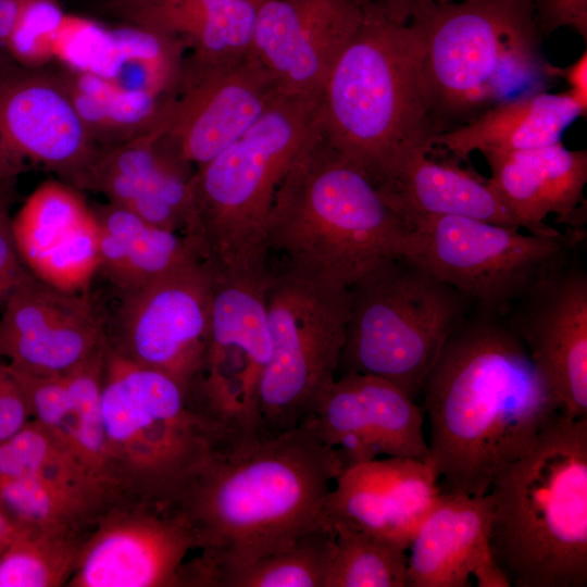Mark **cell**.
Masks as SVG:
<instances>
[{
	"instance_id": "cell-1",
	"label": "cell",
	"mask_w": 587,
	"mask_h": 587,
	"mask_svg": "<svg viewBox=\"0 0 587 587\" xmlns=\"http://www.w3.org/2000/svg\"><path fill=\"white\" fill-rule=\"evenodd\" d=\"M420 396L429 422L428 462L448 494L486 495L495 474L562 413L504 316L475 304Z\"/></svg>"
},
{
	"instance_id": "cell-2",
	"label": "cell",
	"mask_w": 587,
	"mask_h": 587,
	"mask_svg": "<svg viewBox=\"0 0 587 587\" xmlns=\"http://www.w3.org/2000/svg\"><path fill=\"white\" fill-rule=\"evenodd\" d=\"M345 466L298 425L232 453L213 452L167 507L201 553L182 564L179 587H210L220 573L286 549L316 526Z\"/></svg>"
},
{
	"instance_id": "cell-3",
	"label": "cell",
	"mask_w": 587,
	"mask_h": 587,
	"mask_svg": "<svg viewBox=\"0 0 587 587\" xmlns=\"http://www.w3.org/2000/svg\"><path fill=\"white\" fill-rule=\"evenodd\" d=\"M487 495L490 551L510 587L587 586V417L557 415Z\"/></svg>"
},
{
	"instance_id": "cell-4",
	"label": "cell",
	"mask_w": 587,
	"mask_h": 587,
	"mask_svg": "<svg viewBox=\"0 0 587 587\" xmlns=\"http://www.w3.org/2000/svg\"><path fill=\"white\" fill-rule=\"evenodd\" d=\"M422 55L410 23L373 8L319 91L320 135L377 187L413 157L434 151Z\"/></svg>"
},
{
	"instance_id": "cell-5",
	"label": "cell",
	"mask_w": 587,
	"mask_h": 587,
	"mask_svg": "<svg viewBox=\"0 0 587 587\" xmlns=\"http://www.w3.org/2000/svg\"><path fill=\"white\" fill-rule=\"evenodd\" d=\"M409 23L422 40L434 137L498 103L548 90L554 79L541 53L534 0L428 2Z\"/></svg>"
},
{
	"instance_id": "cell-6",
	"label": "cell",
	"mask_w": 587,
	"mask_h": 587,
	"mask_svg": "<svg viewBox=\"0 0 587 587\" xmlns=\"http://www.w3.org/2000/svg\"><path fill=\"white\" fill-rule=\"evenodd\" d=\"M411 228L371 178L319 129L283 177L265 238L273 253L350 286L377 264L405 257Z\"/></svg>"
},
{
	"instance_id": "cell-7",
	"label": "cell",
	"mask_w": 587,
	"mask_h": 587,
	"mask_svg": "<svg viewBox=\"0 0 587 587\" xmlns=\"http://www.w3.org/2000/svg\"><path fill=\"white\" fill-rule=\"evenodd\" d=\"M317 96L277 92L245 133L196 167L193 245L217 272H267V217L283 177L317 129Z\"/></svg>"
},
{
	"instance_id": "cell-8",
	"label": "cell",
	"mask_w": 587,
	"mask_h": 587,
	"mask_svg": "<svg viewBox=\"0 0 587 587\" xmlns=\"http://www.w3.org/2000/svg\"><path fill=\"white\" fill-rule=\"evenodd\" d=\"M103 464L122 499L166 509L217 444L168 375L138 365L104 340Z\"/></svg>"
},
{
	"instance_id": "cell-9",
	"label": "cell",
	"mask_w": 587,
	"mask_h": 587,
	"mask_svg": "<svg viewBox=\"0 0 587 587\" xmlns=\"http://www.w3.org/2000/svg\"><path fill=\"white\" fill-rule=\"evenodd\" d=\"M349 291L338 369L385 378L416 400L450 334L475 303L403 257L369 270Z\"/></svg>"
},
{
	"instance_id": "cell-10",
	"label": "cell",
	"mask_w": 587,
	"mask_h": 587,
	"mask_svg": "<svg viewBox=\"0 0 587 587\" xmlns=\"http://www.w3.org/2000/svg\"><path fill=\"white\" fill-rule=\"evenodd\" d=\"M349 287L282 260L265 287L271 358L260 391L262 438L303 421L334 383L349 317Z\"/></svg>"
},
{
	"instance_id": "cell-11",
	"label": "cell",
	"mask_w": 587,
	"mask_h": 587,
	"mask_svg": "<svg viewBox=\"0 0 587 587\" xmlns=\"http://www.w3.org/2000/svg\"><path fill=\"white\" fill-rule=\"evenodd\" d=\"M407 224L403 258L501 316L567 262L586 236L582 227L538 235L462 216L415 215Z\"/></svg>"
},
{
	"instance_id": "cell-12",
	"label": "cell",
	"mask_w": 587,
	"mask_h": 587,
	"mask_svg": "<svg viewBox=\"0 0 587 587\" xmlns=\"http://www.w3.org/2000/svg\"><path fill=\"white\" fill-rule=\"evenodd\" d=\"M267 275L268 270L235 275L213 268L209 339L201 369L186 394L191 409L214 434L220 453L240 451L263 439L260 391L272 351Z\"/></svg>"
},
{
	"instance_id": "cell-13",
	"label": "cell",
	"mask_w": 587,
	"mask_h": 587,
	"mask_svg": "<svg viewBox=\"0 0 587 587\" xmlns=\"http://www.w3.org/2000/svg\"><path fill=\"white\" fill-rule=\"evenodd\" d=\"M212 288L213 268L202 260L116 292L118 303L105 319V344L125 359L168 375L187 392L209 339Z\"/></svg>"
},
{
	"instance_id": "cell-14",
	"label": "cell",
	"mask_w": 587,
	"mask_h": 587,
	"mask_svg": "<svg viewBox=\"0 0 587 587\" xmlns=\"http://www.w3.org/2000/svg\"><path fill=\"white\" fill-rule=\"evenodd\" d=\"M277 92L253 49L226 58L186 53L157 140L177 159L199 167L245 133Z\"/></svg>"
},
{
	"instance_id": "cell-15",
	"label": "cell",
	"mask_w": 587,
	"mask_h": 587,
	"mask_svg": "<svg viewBox=\"0 0 587 587\" xmlns=\"http://www.w3.org/2000/svg\"><path fill=\"white\" fill-rule=\"evenodd\" d=\"M99 151L53 65L0 61V192L10 196L28 164L77 188Z\"/></svg>"
},
{
	"instance_id": "cell-16",
	"label": "cell",
	"mask_w": 587,
	"mask_h": 587,
	"mask_svg": "<svg viewBox=\"0 0 587 587\" xmlns=\"http://www.w3.org/2000/svg\"><path fill=\"white\" fill-rule=\"evenodd\" d=\"M423 424V408L403 389L360 373L335 378L300 423L337 451L345 470L378 455L428 461Z\"/></svg>"
},
{
	"instance_id": "cell-17",
	"label": "cell",
	"mask_w": 587,
	"mask_h": 587,
	"mask_svg": "<svg viewBox=\"0 0 587 587\" xmlns=\"http://www.w3.org/2000/svg\"><path fill=\"white\" fill-rule=\"evenodd\" d=\"M193 549L176 513L121 499L89 533L66 587H178L180 566Z\"/></svg>"
},
{
	"instance_id": "cell-18",
	"label": "cell",
	"mask_w": 587,
	"mask_h": 587,
	"mask_svg": "<svg viewBox=\"0 0 587 587\" xmlns=\"http://www.w3.org/2000/svg\"><path fill=\"white\" fill-rule=\"evenodd\" d=\"M561 412L587 417V273L575 254L504 315Z\"/></svg>"
},
{
	"instance_id": "cell-19",
	"label": "cell",
	"mask_w": 587,
	"mask_h": 587,
	"mask_svg": "<svg viewBox=\"0 0 587 587\" xmlns=\"http://www.w3.org/2000/svg\"><path fill=\"white\" fill-rule=\"evenodd\" d=\"M2 307L0 357L15 370L61 375L104 341L107 313L87 291L59 289L26 267Z\"/></svg>"
},
{
	"instance_id": "cell-20",
	"label": "cell",
	"mask_w": 587,
	"mask_h": 587,
	"mask_svg": "<svg viewBox=\"0 0 587 587\" xmlns=\"http://www.w3.org/2000/svg\"><path fill=\"white\" fill-rule=\"evenodd\" d=\"M373 8L371 0H264L253 51L279 93L317 96Z\"/></svg>"
},
{
	"instance_id": "cell-21",
	"label": "cell",
	"mask_w": 587,
	"mask_h": 587,
	"mask_svg": "<svg viewBox=\"0 0 587 587\" xmlns=\"http://www.w3.org/2000/svg\"><path fill=\"white\" fill-rule=\"evenodd\" d=\"M441 492L428 461L375 459L342 471L324 501L320 522L363 529L408 551Z\"/></svg>"
},
{
	"instance_id": "cell-22",
	"label": "cell",
	"mask_w": 587,
	"mask_h": 587,
	"mask_svg": "<svg viewBox=\"0 0 587 587\" xmlns=\"http://www.w3.org/2000/svg\"><path fill=\"white\" fill-rule=\"evenodd\" d=\"M24 266L66 291H87L99 271V230L79 189L61 179L40 184L11 220Z\"/></svg>"
},
{
	"instance_id": "cell-23",
	"label": "cell",
	"mask_w": 587,
	"mask_h": 587,
	"mask_svg": "<svg viewBox=\"0 0 587 587\" xmlns=\"http://www.w3.org/2000/svg\"><path fill=\"white\" fill-rule=\"evenodd\" d=\"M195 170L167 152L152 132L100 150L77 189L97 191L146 222L190 238Z\"/></svg>"
},
{
	"instance_id": "cell-24",
	"label": "cell",
	"mask_w": 587,
	"mask_h": 587,
	"mask_svg": "<svg viewBox=\"0 0 587 587\" xmlns=\"http://www.w3.org/2000/svg\"><path fill=\"white\" fill-rule=\"evenodd\" d=\"M488 495L441 492L408 550V587H510L489 546Z\"/></svg>"
},
{
	"instance_id": "cell-25",
	"label": "cell",
	"mask_w": 587,
	"mask_h": 587,
	"mask_svg": "<svg viewBox=\"0 0 587 587\" xmlns=\"http://www.w3.org/2000/svg\"><path fill=\"white\" fill-rule=\"evenodd\" d=\"M489 168L488 184L526 232L557 235L546 224L549 214L569 227H580L577 215L587 183V151L570 150L561 141L517 151L482 152Z\"/></svg>"
},
{
	"instance_id": "cell-26",
	"label": "cell",
	"mask_w": 587,
	"mask_h": 587,
	"mask_svg": "<svg viewBox=\"0 0 587 587\" xmlns=\"http://www.w3.org/2000/svg\"><path fill=\"white\" fill-rule=\"evenodd\" d=\"M377 188L405 223L415 215L462 216L523 229L488 179L452 160L415 155Z\"/></svg>"
},
{
	"instance_id": "cell-27",
	"label": "cell",
	"mask_w": 587,
	"mask_h": 587,
	"mask_svg": "<svg viewBox=\"0 0 587 587\" xmlns=\"http://www.w3.org/2000/svg\"><path fill=\"white\" fill-rule=\"evenodd\" d=\"M586 114L566 91L544 90L498 103L435 136L432 143L459 160H467L475 151L527 150L561 141L566 128Z\"/></svg>"
},
{
	"instance_id": "cell-28",
	"label": "cell",
	"mask_w": 587,
	"mask_h": 587,
	"mask_svg": "<svg viewBox=\"0 0 587 587\" xmlns=\"http://www.w3.org/2000/svg\"><path fill=\"white\" fill-rule=\"evenodd\" d=\"M92 210L99 230V271L116 292L203 260L185 236L157 227L121 205L108 201Z\"/></svg>"
},
{
	"instance_id": "cell-29",
	"label": "cell",
	"mask_w": 587,
	"mask_h": 587,
	"mask_svg": "<svg viewBox=\"0 0 587 587\" xmlns=\"http://www.w3.org/2000/svg\"><path fill=\"white\" fill-rule=\"evenodd\" d=\"M263 1L155 0L125 22L178 40L190 55L226 58L253 49L255 21Z\"/></svg>"
},
{
	"instance_id": "cell-30",
	"label": "cell",
	"mask_w": 587,
	"mask_h": 587,
	"mask_svg": "<svg viewBox=\"0 0 587 587\" xmlns=\"http://www.w3.org/2000/svg\"><path fill=\"white\" fill-rule=\"evenodd\" d=\"M53 66L87 133L100 150L157 132L172 101L118 88L88 72Z\"/></svg>"
},
{
	"instance_id": "cell-31",
	"label": "cell",
	"mask_w": 587,
	"mask_h": 587,
	"mask_svg": "<svg viewBox=\"0 0 587 587\" xmlns=\"http://www.w3.org/2000/svg\"><path fill=\"white\" fill-rule=\"evenodd\" d=\"M117 500L113 490L91 483L46 476L0 483V508L21 528L90 533Z\"/></svg>"
},
{
	"instance_id": "cell-32",
	"label": "cell",
	"mask_w": 587,
	"mask_h": 587,
	"mask_svg": "<svg viewBox=\"0 0 587 587\" xmlns=\"http://www.w3.org/2000/svg\"><path fill=\"white\" fill-rule=\"evenodd\" d=\"M186 55L176 39L126 24L108 28L107 38L88 73L129 91L172 100Z\"/></svg>"
},
{
	"instance_id": "cell-33",
	"label": "cell",
	"mask_w": 587,
	"mask_h": 587,
	"mask_svg": "<svg viewBox=\"0 0 587 587\" xmlns=\"http://www.w3.org/2000/svg\"><path fill=\"white\" fill-rule=\"evenodd\" d=\"M89 533L20 528L0 555V587L66 586Z\"/></svg>"
},
{
	"instance_id": "cell-34",
	"label": "cell",
	"mask_w": 587,
	"mask_h": 587,
	"mask_svg": "<svg viewBox=\"0 0 587 587\" xmlns=\"http://www.w3.org/2000/svg\"><path fill=\"white\" fill-rule=\"evenodd\" d=\"M333 528L319 523L290 547L217 574L210 587H324Z\"/></svg>"
},
{
	"instance_id": "cell-35",
	"label": "cell",
	"mask_w": 587,
	"mask_h": 587,
	"mask_svg": "<svg viewBox=\"0 0 587 587\" xmlns=\"http://www.w3.org/2000/svg\"><path fill=\"white\" fill-rule=\"evenodd\" d=\"M327 525L334 546L324 587H408L405 549L342 523Z\"/></svg>"
},
{
	"instance_id": "cell-36",
	"label": "cell",
	"mask_w": 587,
	"mask_h": 587,
	"mask_svg": "<svg viewBox=\"0 0 587 587\" xmlns=\"http://www.w3.org/2000/svg\"><path fill=\"white\" fill-rule=\"evenodd\" d=\"M34 476L105 485L30 419L0 442V483Z\"/></svg>"
},
{
	"instance_id": "cell-37",
	"label": "cell",
	"mask_w": 587,
	"mask_h": 587,
	"mask_svg": "<svg viewBox=\"0 0 587 587\" xmlns=\"http://www.w3.org/2000/svg\"><path fill=\"white\" fill-rule=\"evenodd\" d=\"M103 370L104 341L62 377L77 415L80 461L92 475L114 490L107 482L103 464Z\"/></svg>"
},
{
	"instance_id": "cell-38",
	"label": "cell",
	"mask_w": 587,
	"mask_h": 587,
	"mask_svg": "<svg viewBox=\"0 0 587 587\" xmlns=\"http://www.w3.org/2000/svg\"><path fill=\"white\" fill-rule=\"evenodd\" d=\"M8 366L26 398L32 419L83 465L79 459L77 415L62 374L37 375Z\"/></svg>"
},
{
	"instance_id": "cell-39",
	"label": "cell",
	"mask_w": 587,
	"mask_h": 587,
	"mask_svg": "<svg viewBox=\"0 0 587 587\" xmlns=\"http://www.w3.org/2000/svg\"><path fill=\"white\" fill-rule=\"evenodd\" d=\"M64 15L54 0H27L5 45L11 60L28 68L50 65L57 29Z\"/></svg>"
},
{
	"instance_id": "cell-40",
	"label": "cell",
	"mask_w": 587,
	"mask_h": 587,
	"mask_svg": "<svg viewBox=\"0 0 587 587\" xmlns=\"http://www.w3.org/2000/svg\"><path fill=\"white\" fill-rule=\"evenodd\" d=\"M108 28L87 18L64 15L53 43V62L68 70L89 72L107 38Z\"/></svg>"
},
{
	"instance_id": "cell-41",
	"label": "cell",
	"mask_w": 587,
	"mask_h": 587,
	"mask_svg": "<svg viewBox=\"0 0 587 587\" xmlns=\"http://www.w3.org/2000/svg\"><path fill=\"white\" fill-rule=\"evenodd\" d=\"M534 9L541 38L569 27L587 39V0H534Z\"/></svg>"
},
{
	"instance_id": "cell-42",
	"label": "cell",
	"mask_w": 587,
	"mask_h": 587,
	"mask_svg": "<svg viewBox=\"0 0 587 587\" xmlns=\"http://www.w3.org/2000/svg\"><path fill=\"white\" fill-rule=\"evenodd\" d=\"M30 419L26 398L7 364L0 378V442L17 433Z\"/></svg>"
},
{
	"instance_id": "cell-43",
	"label": "cell",
	"mask_w": 587,
	"mask_h": 587,
	"mask_svg": "<svg viewBox=\"0 0 587 587\" xmlns=\"http://www.w3.org/2000/svg\"><path fill=\"white\" fill-rule=\"evenodd\" d=\"M550 72L554 78H561L567 84V95L587 113V50L565 67L551 64Z\"/></svg>"
},
{
	"instance_id": "cell-44",
	"label": "cell",
	"mask_w": 587,
	"mask_h": 587,
	"mask_svg": "<svg viewBox=\"0 0 587 587\" xmlns=\"http://www.w3.org/2000/svg\"><path fill=\"white\" fill-rule=\"evenodd\" d=\"M455 0H371L372 4L388 20L408 24L414 10L428 2L447 3Z\"/></svg>"
},
{
	"instance_id": "cell-45",
	"label": "cell",
	"mask_w": 587,
	"mask_h": 587,
	"mask_svg": "<svg viewBox=\"0 0 587 587\" xmlns=\"http://www.w3.org/2000/svg\"><path fill=\"white\" fill-rule=\"evenodd\" d=\"M23 265L14 242L11 218L4 213L0 216V274Z\"/></svg>"
},
{
	"instance_id": "cell-46",
	"label": "cell",
	"mask_w": 587,
	"mask_h": 587,
	"mask_svg": "<svg viewBox=\"0 0 587 587\" xmlns=\"http://www.w3.org/2000/svg\"><path fill=\"white\" fill-rule=\"evenodd\" d=\"M26 1L27 0L0 1V52L5 51L7 41ZM0 60H3V57H0Z\"/></svg>"
},
{
	"instance_id": "cell-47",
	"label": "cell",
	"mask_w": 587,
	"mask_h": 587,
	"mask_svg": "<svg viewBox=\"0 0 587 587\" xmlns=\"http://www.w3.org/2000/svg\"><path fill=\"white\" fill-rule=\"evenodd\" d=\"M102 9L125 21L134 12L155 0H98Z\"/></svg>"
},
{
	"instance_id": "cell-48",
	"label": "cell",
	"mask_w": 587,
	"mask_h": 587,
	"mask_svg": "<svg viewBox=\"0 0 587 587\" xmlns=\"http://www.w3.org/2000/svg\"><path fill=\"white\" fill-rule=\"evenodd\" d=\"M20 528L0 508V555L12 542Z\"/></svg>"
},
{
	"instance_id": "cell-49",
	"label": "cell",
	"mask_w": 587,
	"mask_h": 587,
	"mask_svg": "<svg viewBox=\"0 0 587 587\" xmlns=\"http://www.w3.org/2000/svg\"><path fill=\"white\" fill-rule=\"evenodd\" d=\"M25 266L0 274V305H3L9 295L17 283Z\"/></svg>"
},
{
	"instance_id": "cell-50",
	"label": "cell",
	"mask_w": 587,
	"mask_h": 587,
	"mask_svg": "<svg viewBox=\"0 0 587 587\" xmlns=\"http://www.w3.org/2000/svg\"><path fill=\"white\" fill-rule=\"evenodd\" d=\"M8 199H9V196L0 192V216L4 213H8L7 211Z\"/></svg>"
},
{
	"instance_id": "cell-51",
	"label": "cell",
	"mask_w": 587,
	"mask_h": 587,
	"mask_svg": "<svg viewBox=\"0 0 587 587\" xmlns=\"http://www.w3.org/2000/svg\"><path fill=\"white\" fill-rule=\"evenodd\" d=\"M5 369H7V363H3V362L0 361V378L3 375V373L5 372Z\"/></svg>"
},
{
	"instance_id": "cell-52",
	"label": "cell",
	"mask_w": 587,
	"mask_h": 587,
	"mask_svg": "<svg viewBox=\"0 0 587 587\" xmlns=\"http://www.w3.org/2000/svg\"><path fill=\"white\" fill-rule=\"evenodd\" d=\"M1 1V0H0Z\"/></svg>"
}]
</instances>
